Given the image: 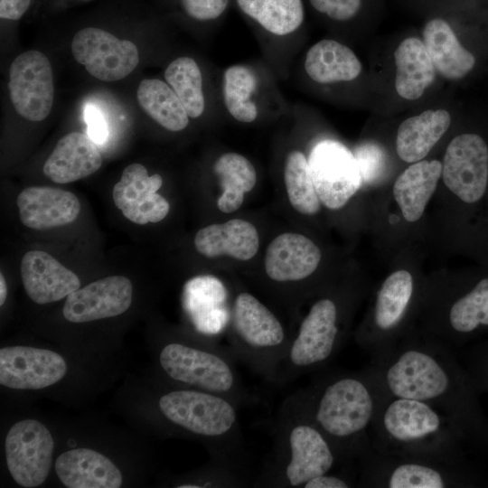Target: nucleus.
Here are the masks:
<instances>
[{
  "label": "nucleus",
  "mask_w": 488,
  "mask_h": 488,
  "mask_svg": "<svg viewBox=\"0 0 488 488\" xmlns=\"http://www.w3.org/2000/svg\"><path fill=\"white\" fill-rule=\"evenodd\" d=\"M54 440L49 429L35 419H23L9 429L5 459L13 479L22 487L33 488L49 475Z\"/></svg>",
  "instance_id": "f8f14e48"
},
{
  "label": "nucleus",
  "mask_w": 488,
  "mask_h": 488,
  "mask_svg": "<svg viewBox=\"0 0 488 488\" xmlns=\"http://www.w3.org/2000/svg\"><path fill=\"white\" fill-rule=\"evenodd\" d=\"M16 203L22 223L40 230L70 224L80 211V202L74 193L46 186L25 188L18 194Z\"/></svg>",
  "instance_id": "412c9836"
},
{
  "label": "nucleus",
  "mask_w": 488,
  "mask_h": 488,
  "mask_svg": "<svg viewBox=\"0 0 488 488\" xmlns=\"http://www.w3.org/2000/svg\"><path fill=\"white\" fill-rule=\"evenodd\" d=\"M9 94L16 112L30 121L45 119L53 105V73L50 61L39 51L18 55L9 69Z\"/></svg>",
  "instance_id": "ddd939ff"
},
{
  "label": "nucleus",
  "mask_w": 488,
  "mask_h": 488,
  "mask_svg": "<svg viewBox=\"0 0 488 488\" xmlns=\"http://www.w3.org/2000/svg\"><path fill=\"white\" fill-rule=\"evenodd\" d=\"M341 307L332 297L316 300L291 338L276 385L281 386L308 373L320 372L343 347Z\"/></svg>",
  "instance_id": "6e6552de"
},
{
  "label": "nucleus",
  "mask_w": 488,
  "mask_h": 488,
  "mask_svg": "<svg viewBox=\"0 0 488 488\" xmlns=\"http://www.w3.org/2000/svg\"><path fill=\"white\" fill-rule=\"evenodd\" d=\"M55 471L69 488H118L120 470L106 455L89 448H75L60 455Z\"/></svg>",
  "instance_id": "5701e85b"
},
{
  "label": "nucleus",
  "mask_w": 488,
  "mask_h": 488,
  "mask_svg": "<svg viewBox=\"0 0 488 488\" xmlns=\"http://www.w3.org/2000/svg\"><path fill=\"white\" fill-rule=\"evenodd\" d=\"M441 175L438 160L416 162L399 175L393 195L406 221L414 222L421 218Z\"/></svg>",
  "instance_id": "c85d7f7f"
},
{
  "label": "nucleus",
  "mask_w": 488,
  "mask_h": 488,
  "mask_svg": "<svg viewBox=\"0 0 488 488\" xmlns=\"http://www.w3.org/2000/svg\"><path fill=\"white\" fill-rule=\"evenodd\" d=\"M164 78L183 103L188 116L192 118L202 116L205 99L202 72L196 61L185 56L175 59L167 66Z\"/></svg>",
  "instance_id": "f704fd0d"
},
{
  "label": "nucleus",
  "mask_w": 488,
  "mask_h": 488,
  "mask_svg": "<svg viewBox=\"0 0 488 488\" xmlns=\"http://www.w3.org/2000/svg\"><path fill=\"white\" fill-rule=\"evenodd\" d=\"M413 296L411 274L407 270L391 273L376 294L371 322L355 335L358 347L372 357L394 346L404 336L401 327Z\"/></svg>",
  "instance_id": "9d476101"
},
{
  "label": "nucleus",
  "mask_w": 488,
  "mask_h": 488,
  "mask_svg": "<svg viewBox=\"0 0 488 488\" xmlns=\"http://www.w3.org/2000/svg\"><path fill=\"white\" fill-rule=\"evenodd\" d=\"M451 117L445 109H429L405 119L399 127L396 151L407 163L421 161L447 131Z\"/></svg>",
  "instance_id": "cd10ccee"
},
{
  "label": "nucleus",
  "mask_w": 488,
  "mask_h": 488,
  "mask_svg": "<svg viewBox=\"0 0 488 488\" xmlns=\"http://www.w3.org/2000/svg\"><path fill=\"white\" fill-rule=\"evenodd\" d=\"M162 184L159 174L148 175L143 164H131L124 169L120 180L113 187L115 205L136 224L158 222L170 210L166 199L157 193Z\"/></svg>",
  "instance_id": "f3484780"
},
{
  "label": "nucleus",
  "mask_w": 488,
  "mask_h": 488,
  "mask_svg": "<svg viewBox=\"0 0 488 488\" xmlns=\"http://www.w3.org/2000/svg\"><path fill=\"white\" fill-rule=\"evenodd\" d=\"M423 42L436 70L445 79L460 80L475 65V57L459 42L443 19L428 21L423 30Z\"/></svg>",
  "instance_id": "bb28decb"
},
{
  "label": "nucleus",
  "mask_w": 488,
  "mask_h": 488,
  "mask_svg": "<svg viewBox=\"0 0 488 488\" xmlns=\"http://www.w3.org/2000/svg\"><path fill=\"white\" fill-rule=\"evenodd\" d=\"M354 484L349 475L329 472L308 480L303 488H349L355 486Z\"/></svg>",
  "instance_id": "79ce46f5"
},
{
  "label": "nucleus",
  "mask_w": 488,
  "mask_h": 488,
  "mask_svg": "<svg viewBox=\"0 0 488 488\" xmlns=\"http://www.w3.org/2000/svg\"><path fill=\"white\" fill-rule=\"evenodd\" d=\"M230 348L169 342L162 346L159 364L174 381L223 396L239 408L250 406L256 397L244 386Z\"/></svg>",
  "instance_id": "0eeeda50"
},
{
  "label": "nucleus",
  "mask_w": 488,
  "mask_h": 488,
  "mask_svg": "<svg viewBox=\"0 0 488 488\" xmlns=\"http://www.w3.org/2000/svg\"><path fill=\"white\" fill-rule=\"evenodd\" d=\"M84 117L88 124L89 136L96 144H103L108 137V132L102 113L96 107L87 105L84 110Z\"/></svg>",
  "instance_id": "a19ab883"
},
{
  "label": "nucleus",
  "mask_w": 488,
  "mask_h": 488,
  "mask_svg": "<svg viewBox=\"0 0 488 488\" xmlns=\"http://www.w3.org/2000/svg\"><path fill=\"white\" fill-rule=\"evenodd\" d=\"M320 260L321 251L309 238L296 233H283L275 238L267 249L265 270L275 282H297L311 276Z\"/></svg>",
  "instance_id": "4be33fe9"
},
{
  "label": "nucleus",
  "mask_w": 488,
  "mask_h": 488,
  "mask_svg": "<svg viewBox=\"0 0 488 488\" xmlns=\"http://www.w3.org/2000/svg\"><path fill=\"white\" fill-rule=\"evenodd\" d=\"M371 445L382 454L457 465L458 431L428 403L384 394L372 420Z\"/></svg>",
  "instance_id": "20e7f679"
},
{
  "label": "nucleus",
  "mask_w": 488,
  "mask_h": 488,
  "mask_svg": "<svg viewBox=\"0 0 488 488\" xmlns=\"http://www.w3.org/2000/svg\"><path fill=\"white\" fill-rule=\"evenodd\" d=\"M395 89L403 99L420 98L433 83L436 69L423 41L416 37L403 40L394 52Z\"/></svg>",
  "instance_id": "c756f323"
},
{
  "label": "nucleus",
  "mask_w": 488,
  "mask_h": 488,
  "mask_svg": "<svg viewBox=\"0 0 488 488\" xmlns=\"http://www.w3.org/2000/svg\"><path fill=\"white\" fill-rule=\"evenodd\" d=\"M369 365L389 395L430 404L459 434L469 427L470 392L451 348L428 335L407 333L390 349L371 357Z\"/></svg>",
  "instance_id": "f257e3e1"
},
{
  "label": "nucleus",
  "mask_w": 488,
  "mask_h": 488,
  "mask_svg": "<svg viewBox=\"0 0 488 488\" xmlns=\"http://www.w3.org/2000/svg\"><path fill=\"white\" fill-rule=\"evenodd\" d=\"M362 182L372 183L383 174L386 166V155L377 144L367 142L356 147L353 154Z\"/></svg>",
  "instance_id": "4c0bfd02"
},
{
  "label": "nucleus",
  "mask_w": 488,
  "mask_h": 488,
  "mask_svg": "<svg viewBox=\"0 0 488 488\" xmlns=\"http://www.w3.org/2000/svg\"><path fill=\"white\" fill-rule=\"evenodd\" d=\"M308 164L318 198L328 209L343 207L362 183L353 154L340 142L317 143L310 153Z\"/></svg>",
  "instance_id": "9b49d317"
},
{
  "label": "nucleus",
  "mask_w": 488,
  "mask_h": 488,
  "mask_svg": "<svg viewBox=\"0 0 488 488\" xmlns=\"http://www.w3.org/2000/svg\"><path fill=\"white\" fill-rule=\"evenodd\" d=\"M272 434L271 452L254 487L303 488L308 480L333 472L342 464L313 421L299 389L282 402Z\"/></svg>",
  "instance_id": "7ed1b4c3"
},
{
  "label": "nucleus",
  "mask_w": 488,
  "mask_h": 488,
  "mask_svg": "<svg viewBox=\"0 0 488 488\" xmlns=\"http://www.w3.org/2000/svg\"><path fill=\"white\" fill-rule=\"evenodd\" d=\"M31 0H0V17L18 20L27 11Z\"/></svg>",
  "instance_id": "37998d69"
},
{
  "label": "nucleus",
  "mask_w": 488,
  "mask_h": 488,
  "mask_svg": "<svg viewBox=\"0 0 488 488\" xmlns=\"http://www.w3.org/2000/svg\"><path fill=\"white\" fill-rule=\"evenodd\" d=\"M229 325V348L235 358L276 385L291 342L278 318L253 295L241 292L234 299Z\"/></svg>",
  "instance_id": "423d86ee"
},
{
  "label": "nucleus",
  "mask_w": 488,
  "mask_h": 488,
  "mask_svg": "<svg viewBox=\"0 0 488 488\" xmlns=\"http://www.w3.org/2000/svg\"><path fill=\"white\" fill-rule=\"evenodd\" d=\"M257 80L254 73L243 65H232L224 72L223 97L226 108L238 121L253 122L258 108L251 100Z\"/></svg>",
  "instance_id": "e433bc0d"
},
{
  "label": "nucleus",
  "mask_w": 488,
  "mask_h": 488,
  "mask_svg": "<svg viewBox=\"0 0 488 488\" xmlns=\"http://www.w3.org/2000/svg\"><path fill=\"white\" fill-rule=\"evenodd\" d=\"M157 406L170 425L204 441L213 459L241 465L245 443L239 421V408L233 401L211 392L184 388L164 392Z\"/></svg>",
  "instance_id": "39448f33"
},
{
  "label": "nucleus",
  "mask_w": 488,
  "mask_h": 488,
  "mask_svg": "<svg viewBox=\"0 0 488 488\" xmlns=\"http://www.w3.org/2000/svg\"><path fill=\"white\" fill-rule=\"evenodd\" d=\"M358 486L372 488H448L461 484L457 465L407 459L376 451L359 458Z\"/></svg>",
  "instance_id": "1a4fd4ad"
},
{
  "label": "nucleus",
  "mask_w": 488,
  "mask_h": 488,
  "mask_svg": "<svg viewBox=\"0 0 488 488\" xmlns=\"http://www.w3.org/2000/svg\"><path fill=\"white\" fill-rule=\"evenodd\" d=\"M229 0H182L184 11L192 18L209 21L219 17L226 9Z\"/></svg>",
  "instance_id": "ea45409f"
},
{
  "label": "nucleus",
  "mask_w": 488,
  "mask_h": 488,
  "mask_svg": "<svg viewBox=\"0 0 488 488\" xmlns=\"http://www.w3.org/2000/svg\"><path fill=\"white\" fill-rule=\"evenodd\" d=\"M284 180L292 207L303 214H314L321 208L310 174L308 160L297 150L291 151L286 159Z\"/></svg>",
  "instance_id": "c9c22d12"
},
{
  "label": "nucleus",
  "mask_w": 488,
  "mask_h": 488,
  "mask_svg": "<svg viewBox=\"0 0 488 488\" xmlns=\"http://www.w3.org/2000/svg\"><path fill=\"white\" fill-rule=\"evenodd\" d=\"M102 156L88 136L72 132L61 137L43 165L44 174L57 183H69L97 172Z\"/></svg>",
  "instance_id": "b1692460"
},
{
  "label": "nucleus",
  "mask_w": 488,
  "mask_h": 488,
  "mask_svg": "<svg viewBox=\"0 0 488 488\" xmlns=\"http://www.w3.org/2000/svg\"><path fill=\"white\" fill-rule=\"evenodd\" d=\"M213 170L223 190L217 202L218 208L225 213L233 212L243 203L245 193L256 184L255 167L245 156L226 153L216 160Z\"/></svg>",
  "instance_id": "473e14b6"
},
{
  "label": "nucleus",
  "mask_w": 488,
  "mask_h": 488,
  "mask_svg": "<svg viewBox=\"0 0 488 488\" xmlns=\"http://www.w3.org/2000/svg\"><path fill=\"white\" fill-rule=\"evenodd\" d=\"M20 270L24 290L36 304L59 301L80 287L74 272L42 250L26 252Z\"/></svg>",
  "instance_id": "aec40b11"
},
{
  "label": "nucleus",
  "mask_w": 488,
  "mask_h": 488,
  "mask_svg": "<svg viewBox=\"0 0 488 488\" xmlns=\"http://www.w3.org/2000/svg\"><path fill=\"white\" fill-rule=\"evenodd\" d=\"M313 7L336 21L353 18L361 7V0H310Z\"/></svg>",
  "instance_id": "58836bf2"
},
{
  "label": "nucleus",
  "mask_w": 488,
  "mask_h": 488,
  "mask_svg": "<svg viewBox=\"0 0 488 488\" xmlns=\"http://www.w3.org/2000/svg\"><path fill=\"white\" fill-rule=\"evenodd\" d=\"M224 284L212 275H199L183 286L182 305L195 330L215 335L229 325L231 308Z\"/></svg>",
  "instance_id": "6ab92c4d"
},
{
  "label": "nucleus",
  "mask_w": 488,
  "mask_h": 488,
  "mask_svg": "<svg viewBox=\"0 0 488 488\" xmlns=\"http://www.w3.org/2000/svg\"><path fill=\"white\" fill-rule=\"evenodd\" d=\"M7 296V286L3 273L0 274V305H3Z\"/></svg>",
  "instance_id": "c03bdc74"
},
{
  "label": "nucleus",
  "mask_w": 488,
  "mask_h": 488,
  "mask_svg": "<svg viewBox=\"0 0 488 488\" xmlns=\"http://www.w3.org/2000/svg\"><path fill=\"white\" fill-rule=\"evenodd\" d=\"M481 326H488V277L454 300L446 308L445 323L427 335L453 349L460 338Z\"/></svg>",
  "instance_id": "a878e982"
},
{
  "label": "nucleus",
  "mask_w": 488,
  "mask_h": 488,
  "mask_svg": "<svg viewBox=\"0 0 488 488\" xmlns=\"http://www.w3.org/2000/svg\"><path fill=\"white\" fill-rule=\"evenodd\" d=\"M241 11L276 35L295 32L304 21L302 0H237Z\"/></svg>",
  "instance_id": "72a5a7b5"
},
{
  "label": "nucleus",
  "mask_w": 488,
  "mask_h": 488,
  "mask_svg": "<svg viewBox=\"0 0 488 488\" xmlns=\"http://www.w3.org/2000/svg\"><path fill=\"white\" fill-rule=\"evenodd\" d=\"M194 246L200 254L207 258L227 255L244 261L256 255L259 239L252 223L234 219L199 230L194 238Z\"/></svg>",
  "instance_id": "393cba45"
},
{
  "label": "nucleus",
  "mask_w": 488,
  "mask_h": 488,
  "mask_svg": "<svg viewBox=\"0 0 488 488\" xmlns=\"http://www.w3.org/2000/svg\"><path fill=\"white\" fill-rule=\"evenodd\" d=\"M299 391L313 421L342 464L358 461L371 446L369 429L386 393L371 367L368 364L355 371H322Z\"/></svg>",
  "instance_id": "f03ea898"
},
{
  "label": "nucleus",
  "mask_w": 488,
  "mask_h": 488,
  "mask_svg": "<svg viewBox=\"0 0 488 488\" xmlns=\"http://www.w3.org/2000/svg\"><path fill=\"white\" fill-rule=\"evenodd\" d=\"M67 372L57 352L30 346L0 350V383L14 389H40L61 380Z\"/></svg>",
  "instance_id": "dca6fc26"
},
{
  "label": "nucleus",
  "mask_w": 488,
  "mask_h": 488,
  "mask_svg": "<svg viewBox=\"0 0 488 488\" xmlns=\"http://www.w3.org/2000/svg\"><path fill=\"white\" fill-rule=\"evenodd\" d=\"M136 97L145 112L167 130L177 132L189 124V116L169 85L157 79H145L138 85Z\"/></svg>",
  "instance_id": "2f4dec72"
},
{
  "label": "nucleus",
  "mask_w": 488,
  "mask_h": 488,
  "mask_svg": "<svg viewBox=\"0 0 488 488\" xmlns=\"http://www.w3.org/2000/svg\"><path fill=\"white\" fill-rule=\"evenodd\" d=\"M446 186L466 203L478 202L488 183V145L477 134H461L449 143L442 164Z\"/></svg>",
  "instance_id": "2eb2a0df"
},
{
  "label": "nucleus",
  "mask_w": 488,
  "mask_h": 488,
  "mask_svg": "<svg viewBox=\"0 0 488 488\" xmlns=\"http://www.w3.org/2000/svg\"><path fill=\"white\" fill-rule=\"evenodd\" d=\"M307 75L318 83L350 81L361 71L355 53L334 40H321L307 52L305 60Z\"/></svg>",
  "instance_id": "7c9ffc66"
},
{
  "label": "nucleus",
  "mask_w": 488,
  "mask_h": 488,
  "mask_svg": "<svg viewBox=\"0 0 488 488\" xmlns=\"http://www.w3.org/2000/svg\"><path fill=\"white\" fill-rule=\"evenodd\" d=\"M71 52L88 72L102 81H117L129 75L138 65L135 43L120 40L94 27L80 30L71 42Z\"/></svg>",
  "instance_id": "4468645a"
},
{
  "label": "nucleus",
  "mask_w": 488,
  "mask_h": 488,
  "mask_svg": "<svg viewBox=\"0 0 488 488\" xmlns=\"http://www.w3.org/2000/svg\"><path fill=\"white\" fill-rule=\"evenodd\" d=\"M133 286L123 276H111L80 287L66 297L64 318L71 323H87L117 316L131 305Z\"/></svg>",
  "instance_id": "a211bd4d"
}]
</instances>
